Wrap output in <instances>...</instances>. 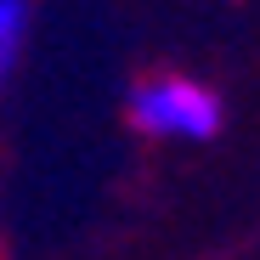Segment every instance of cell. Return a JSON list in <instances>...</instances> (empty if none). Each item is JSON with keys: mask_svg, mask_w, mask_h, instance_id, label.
<instances>
[{"mask_svg": "<svg viewBox=\"0 0 260 260\" xmlns=\"http://www.w3.org/2000/svg\"><path fill=\"white\" fill-rule=\"evenodd\" d=\"M130 124L153 142H209L221 130V96L192 74H153L130 91Z\"/></svg>", "mask_w": 260, "mask_h": 260, "instance_id": "6da1fadb", "label": "cell"}, {"mask_svg": "<svg viewBox=\"0 0 260 260\" xmlns=\"http://www.w3.org/2000/svg\"><path fill=\"white\" fill-rule=\"evenodd\" d=\"M23 40H28V0H0V79L12 74Z\"/></svg>", "mask_w": 260, "mask_h": 260, "instance_id": "7a4b0ae2", "label": "cell"}]
</instances>
